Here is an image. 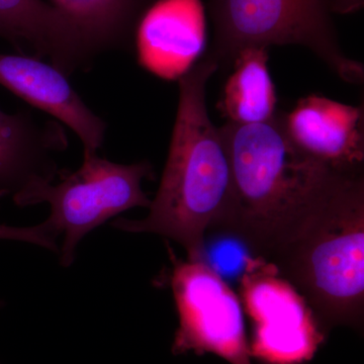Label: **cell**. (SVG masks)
Segmentation results:
<instances>
[{
    "label": "cell",
    "instance_id": "6da1fadb",
    "mask_svg": "<svg viewBox=\"0 0 364 364\" xmlns=\"http://www.w3.org/2000/svg\"><path fill=\"white\" fill-rule=\"evenodd\" d=\"M219 69L210 55L178 80L179 100L159 189L142 220L117 219L129 233L160 235L205 259V237L224 219L231 198V166L221 128L207 107L208 79Z\"/></svg>",
    "mask_w": 364,
    "mask_h": 364
},
{
    "label": "cell",
    "instance_id": "7a4b0ae2",
    "mask_svg": "<svg viewBox=\"0 0 364 364\" xmlns=\"http://www.w3.org/2000/svg\"><path fill=\"white\" fill-rule=\"evenodd\" d=\"M231 166V198L212 233L241 243L254 258L269 259L339 176L289 140L282 114L253 124L221 128Z\"/></svg>",
    "mask_w": 364,
    "mask_h": 364
},
{
    "label": "cell",
    "instance_id": "3957f363",
    "mask_svg": "<svg viewBox=\"0 0 364 364\" xmlns=\"http://www.w3.org/2000/svg\"><path fill=\"white\" fill-rule=\"evenodd\" d=\"M303 298L322 330L360 328L364 176H339L265 261Z\"/></svg>",
    "mask_w": 364,
    "mask_h": 364
},
{
    "label": "cell",
    "instance_id": "277c9868",
    "mask_svg": "<svg viewBox=\"0 0 364 364\" xmlns=\"http://www.w3.org/2000/svg\"><path fill=\"white\" fill-rule=\"evenodd\" d=\"M332 6L333 0H210L215 39L210 56L220 67L233 63L247 48L303 46L345 82L360 85L363 64L342 51Z\"/></svg>",
    "mask_w": 364,
    "mask_h": 364
},
{
    "label": "cell",
    "instance_id": "5b68a950",
    "mask_svg": "<svg viewBox=\"0 0 364 364\" xmlns=\"http://www.w3.org/2000/svg\"><path fill=\"white\" fill-rule=\"evenodd\" d=\"M147 178H153L149 161L119 164L98 154L88 155L83 156L77 170L64 171L58 183L37 184L13 200L21 208L50 205V215L44 223L58 238H63L60 264L69 267L86 235L131 208H149L151 200L142 188Z\"/></svg>",
    "mask_w": 364,
    "mask_h": 364
},
{
    "label": "cell",
    "instance_id": "8992f818",
    "mask_svg": "<svg viewBox=\"0 0 364 364\" xmlns=\"http://www.w3.org/2000/svg\"><path fill=\"white\" fill-rule=\"evenodd\" d=\"M170 287L179 326L174 354H217L231 364H252L240 301L205 261H181L171 254Z\"/></svg>",
    "mask_w": 364,
    "mask_h": 364
},
{
    "label": "cell",
    "instance_id": "52a82bcc",
    "mask_svg": "<svg viewBox=\"0 0 364 364\" xmlns=\"http://www.w3.org/2000/svg\"><path fill=\"white\" fill-rule=\"evenodd\" d=\"M241 291L254 323L251 355L269 364H301L312 358L324 333L303 298L272 264L251 256Z\"/></svg>",
    "mask_w": 364,
    "mask_h": 364
},
{
    "label": "cell",
    "instance_id": "ba28073f",
    "mask_svg": "<svg viewBox=\"0 0 364 364\" xmlns=\"http://www.w3.org/2000/svg\"><path fill=\"white\" fill-rule=\"evenodd\" d=\"M363 107L312 95L282 114L289 140L306 156L345 176L363 173Z\"/></svg>",
    "mask_w": 364,
    "mask_h": 364
},
{
    "label": "cell",
    "instance_id": "9c48e42d",
    "mask_svg": "<svg viewBox=\"0 0 364 364\" xmlns=\"http://www.w3.org/2000/svg\"><path fill=\"white\" fill-rule=\"evenodd\" d=\"M134 43L145 70L163 80H179L198 63L207 44L202 0H155L139 18Z\"/></svg>",
    "mask_w": 364,
    "mask_h": 364
},
{
    "label": "cell",
    "instance_id": "30bf717a",
    "mask_svg": "<svg viewBox=\"0 0 364 364\" xmlns=\"http://www.w3.org/2000/svg\"><path fill=\"white\" fill-rule=\"evenodd\" d=\"M0 85L71 129L83 145V156L97 154L107 123L91 111L68 76L38 57L0 54Z\"/></svg>",
    "mask_w": 364,
    "mask_h": 364
},
{
    "label": "cell",
    "instance_id": "8fae6325",
    "mask_svg": "<svg viewBox=\"0 0 364 364\" xmlns=\"http://www.w3.org/2000/svg\"><path fill=\"white\" fill-rule=\"evenodd\" d=\"M58 121L38 122L28 111L0 109V198H14L33 186L54 182L64 170L57 155L68 147Z\"/></svg>",
    "mask_w": 364,
    "mask_h": 364
},
{
    "label": "cell",
    "instance_id": "7c38bea8",
    "mask_svg": "<svg viewBox=\"0 0 364 364\" xmlns=\"http://www.w3.org/2000/svg\"><path fill=\"white\" fill-rule=\"evenodd\" d=\"M267 61V48H247L237 55L219 105L227 123H265L277 114V93Z\"/></svg>",
    "mask_w": 364,
    "mask_h": 364
},
{
    "label": "cell",
    "instance_id": "4fadbf2b",
    "mask_svg": "<svg viewBox=\"0 0 364 364\" xmlns=\"http://www.w3.org/2000/svg\"><path fill=\"white\" fill-rule=\"evenodd\" d=\"M78 26L95 53L127 49L146 6L139 0H50Z\"/></svg>",
    "mask_w": 364,
    "mask_h": 364
},
{
    "label": "cell",
    "instance_id": "5bb4252c",
    "mask_svg": "<svg viewBox=\"0 0 364 364\" xmlns=\"http://www.w3.org/2000/svg\"><path fill=\"white\" fill-rule=\"evenodd\" d=\"M56 21V9L44 0H0V37L14 45L37 44Z\"/></svg>",
    "mask_w": 364,
    "mask_h": 364
},
{
    "label": "cell",
    "instance_id": "9a60e30c",
    "mask_svg": "<svg viewBox=\"0 0 364 364\" xmlns=\"http://www.w3.org/2000/svg\"><path fill=\"white\" fill-rule=\"evenodd\" d=\"M242 247L244 246L238 241L237 243H221L218 247L213 248L203 261L221 277L227 273L235 274L240 272L243 274L251 255L247 250L242 251Z\"/></svg>",
    "mask_w": 364,
    "mask_h": 364
},
{
    "label": "cell",
    "instance_id": "2e32d148",
    "mask_svg": "<svg viewBox=\"0 0 364 364\" xmlns=\"http://www.w3.org/2000/svg\"><path fill=\"white\" fill-rule=\"evenodd\" d=\"M0 240L26 242L52 252H59L58 237L44 222L37 226L16 227L0 224Z\"/></svg>",
    "mask_w": 364,
    "mask_h": 364
},
{
    "label": "cell",
    "instance_id": "e0dca14e",
    "mask_svg": "<svg viewBox=\"0 0 364 364\" xmlns=\"http://www.w3.org/2000/svg\"><path fill=\"white\" fill-rule=\"evenodd\" d=\"M364 0H333V13L353 14L363 9Z\"/></svg>",
    "mask_w": 364,
    "mask_h": 364
},
{
    "label": "cell",
    "instance_id": "ac0fdd59",
    "mask_svg": "<svg viewBox=\"0 0 364 364\" xmlns=\"http://www.w3.org/2000/svg\"><path fill=\"white\" fill-rule=\"evenodd\" d=\"M139 1L143 4L144 6H148L149 4H152L153 1H155V0H139Z\"/></svg>",
    "mask_w": 364,
    "mask_h": 364
},
{
    "label": "cell",
    "instance_id": "d6986e66",
    "mask_svg": "<svg viewBox=\"0 0 364 364\" xmlns=\"http://www.w3.org/2000/svg\"><path fill=\"white\" fill-rule=\"evenodd\" d=\"M2 306H4V301H0V309L2 308Z\"/></svg>",
    "mask_w": 364,
    "mask_h": 364
}]
</instances>
